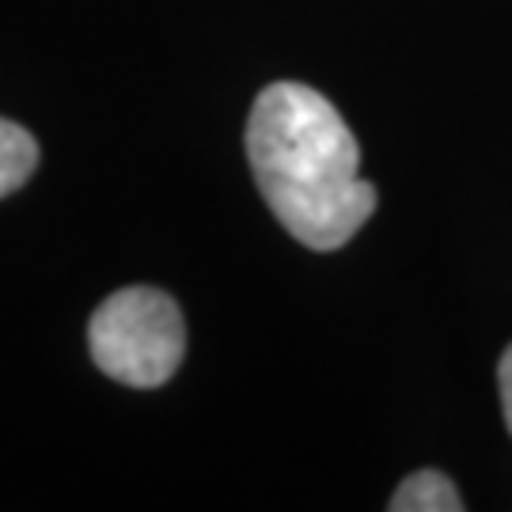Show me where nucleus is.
Here are the masks:
<instances>
[{
  "instance_id": "1",
  "label": "nucleus",
  "mask_w": 512,
  "mask_h": 512,
  "mask_svg": "<svg viewBox=\"0 0 512 512\" xmlns=\"http://www.w3.org/2000/svg\"><path fill=\"white\" fill-rule=\"evenodd\" d=\"M247 160L277 224L311 251H338L376 213L361 145L323 92L296 80L262 88L247 118Z\"/></svg>"
},
{
  "instance_id": "2",
  "label": "nucleus",
  "mask_w": 512,
  "mask_h": 512,
  "mask_svg": "<svg viewBox=\"0 0 512 512\" xmlns=\"http://www.w3.org/2000/svg\"><path fill=\"white\" fill-rule=\"evenodd\" d=\"M88 349L99 372L126 387L167 384L186 357L179 304L152 285L110 293L88 323Z\"/></svg>"
},
{
  "instance_id": "3",
  "label": "nucleus",
  "mask_w": 512,
  "mask_h": 512,
  "mask_svg": "<svg viewBox=\"0 0 512 512\" xmlns=\"http://www.w3.org/2000/svg\"><path fill=\"white\" fill-rule=\"evenodd\" d=\"M391 512H459L463 497H459L456 482L440 471H414L399 482V490L387 501Z\"/></svg>"
},
{
  "instance_id": "4",
  "label": "nucleus",
  "mask_w": 512,
  "mask_h": 512,
  "mask_svg": "<svg viewBox=\"0 0 512 512\" xmlns=\"http://www.w3.org/2000/svg\"><path fill=\"white\" fill-rule=\"evenodd\" d=\"M38 141L23 126L0 118V198L16 194L19 186L35 175Z\"/></svg>"
},
{
  "instance_id": "5",
  "label": "nucleus",
  "mask_w": 512,
  "mask_h": 512,
  "mask_svg": "<svg viewBox=\"0 0 512 512\" xmlns=\"http://www.w3.org/2000/svg\"><path fill=\"white\" fill-rule=\"evenodd\" d=\"M497 387H501V414L512 433V346L501 353V365H497Z\"/></svg>"
}]
</instances>
